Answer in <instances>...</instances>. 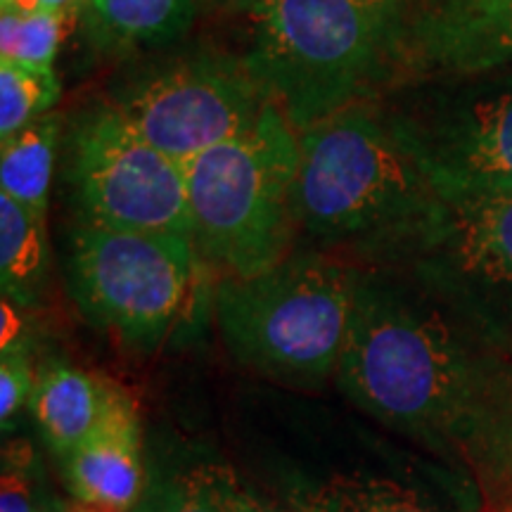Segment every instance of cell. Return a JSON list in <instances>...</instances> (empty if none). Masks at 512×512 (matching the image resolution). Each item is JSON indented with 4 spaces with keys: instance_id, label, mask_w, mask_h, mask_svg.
I'll use <instances>...</instances> for the list:
<instances>
[{
    "instance_id": "obj_5",
    "label": "cell",
    "mask_w": 512,
    "mask_h": 512,
    "mask_svg": "<svg viewBox=\"0 0 512 512\" xmlns=\"http://www.w3.org/2000/svg\"><path fill=\"white\" fill-rule=\"evenodd\" d=\"M299 136L271 105L245 136L183 164L192 245L221 278H252L292 254Z\"/></svg>"
},
{
    "instance_id": "obj_11",
    "label": "cell",
    "mask_w": 512,
    "mask_h": 512,
    "mask_svg": "<svg viewBox=\"0 0 512 512\" xmlns=\"http://www.w3.org/2000/svg\"><path fill=\"white\" fill-rule=\"evenodd\" d=\"M67 482L76 501L133 510L145 494L140 425L121 392L98 427L67 456Z\"/></svg>"
},
{
    "instance_id": "obj_12",
    "label": "cell",
    "mask_w": 512,
    "mask_h": 512,
    "mask_svg": "<svg viewBox=\"0 0 512 512\" xmlns=\"http://www.w3.org/2000/svg\"><path fill=\"white\" fill-rule=\"evenodd\" d=\"M458 458L491 512H512V344L494 347Z\"/></svg>"
},
{
    "instance_id": "obj_15",
    "label": "cell",
    "mask_w": 512,
    "mask_h": 512,
    "mask_svg": "<svg viewBox=\"0 0 512 512\" xmlns=\"http://www.w3.org/2000/svg\"><path fill=\"white\" fill-rule=\"evenodd\" d=\"M195 12V0H83L76 17L95 53L128 55L176 43Z\"/></svg>"
},
{
    "instance_id": "obj_6",
    "label": "cell",
    "mask_w": 512,
    "mask_h": 512,
    "mask_svg": "<svg viewBox=\"0 0 512 512\" xmlns=\"http://www.w3.org/2000/svg\"><path fill=\"white\" fill-rule=\"evenodd\" d=\"M200 261L185 235L76 221L69 233V292L95 328L126 347L152 351L183 316Z\"/></svg>"
},
{
    "instance_id": "obj_13",
    "label": "cell",
    "mask_w": 512,
    "mask_h": 512,
    "mask_svg": "<svg viewBox=\"0 0 512 512\" xmlns=\"http://www.w3.org/2000/svg\"><path fill=\"white\" fill-rule=\"evenodd\" d=\"M425 53L463 72L512 60V0H439L418 31Z\"/></svg>"
},
{
    "instance_id": "obj_9",
    "label": "cell",
    "mask_w": 512,
    "mask_h": 512,
    "mask_svg": "<svg viewBox=\"0 0 512 512\" xmlns=\"http://www.w3.org/2000/svg\"><path fill=\"white\" fill-rule=\"evenodd\" d=\"M411 261L486 342L512 344V195L444 202Z\"/></svg>"
},
{
    "instance_id": "obj_21",
    "label": "cell",
    "mask_w": 512,
    "mask_h": 512,
    "mask_svg": "<svg viewBox=\"0 0 512 512\" xmlns=\"http://www.w3.org/2000/svg\"><path fill=\"white\" fill-rule=\"evenodd\" d=\"M221 512H306L294 505H280L254 494L230 467L202 465L188 475Z\"/></svg>"
},
{
    "instance_id": "obj_7",
    "label": "cell",
    "mask_w": 512,
    "mask_h": 512,
    "mask_svg": "<svg viewBox=\"0 0 512 512\" xmlns=\"http://www.w3.org/2000/svg\"><path fill=\"white\" fill-rule=\"evenodd\" d=\"M64 178L76 221L192 240L183 164L147 143L110 102L83 112L74 124Z\"/></svg>"
},
{
    "instance_id": "obj_18",
    "label": "cell",
    "mask_w": 512,
    "mask_h": 512,
    "mask_svg": "<svg viewBox=\"0 0 512 512\" xmlns=\"http://www.w3.org/2000/svg\"><path fill=\"white\" fill-rule=\"evenodd\" d=\"M60 121L46 114L34 124L5 140L0 152V195L46 219L48 190L55 169Z\"/></svg>"
},
{
    "instance_id": "obj_28",
    "label": "cell",
    "mask_w": 512,
    "mask_h": 512,
    "mask_svg": "<svg viewBox=\"0 0 512 512\" xmlns=\"http://www.w3.org/2000/svg\"><path fill=\"white\" fill-rule=\"evenodd\" d=\"M36 512H69V505H64L53 496H41Z\"/></svg>"
},
{
    "instance_id": "obj_17",
    "label": "cell",
    "mask_w": 512,
    "mask_h": 512,
    "mask_svg": "<svg viewBox=\"0 0 512 512\" xmlns=\"http://www.w3.org/2000/svg\"><path fill=\"white\" fill-rule=\"evenodd\" d=\"M48 273L46 219L0 195V287L17 306L36 304Z\"/></svg>"
},
{
    "instance_id": "obj_30",
    "label": "cell",
    "mask_w": 512,
    "mask_h": 512,
    "mask_svg": "<svg viewBox=\"0 0 512 512\" xmlns=\"http://www.w3.org/2000/svg\"><path fill=\"white\" fill-rule=\"evenodd\" d=\"M0 3H3V10H8V8H12V5L17 3V0H0Z\"/></svg>"
},
{
    "instance_id": "obj_26",
    "label": "cell",
    "mask_w": 512,
    "mask_h": 512,
    "mask_svg": "<svg viewBox=\"0 0 512 512\" xmlns=\"http://www.w3.org/2000/svg\"><path fill=\"white\" fill-rule=\"evenodd\" d=\"M83 0H17L8 10L17 12H34V10H60V12H76Z\"/></svg>"
},
{
    "instance_id": "obj_4",
    "label": "cell",
    "mask_w": 512,
    "mask_h": 512,
    "mask_svg": "<svg viewBox=\"0 0 512 512\" xmlns=\"http://www.w3.org/2000/svg\"><path fill=\"white\" fill-rule=\"evenodd\" d=\"M361 273L325 252H297L252 278H221L214 309L240 366L290 384L337 370Z\"/></svg>"
},
{
    "instance_id": "obj_24",
    "label": "cell",
    "mask_w": 512,
    "mask_h": 512,
    "mask_svg": "<svg viewBox=\"0 0 512 512\" xmlns=\"http://www.w3.org/2000/svg\"><path fill=\"white\" fill-rule=\"evenodd\" d=\"M133 512H221L192 479H166L147 489Z\"/></svg>"
},
{
    "instance_id": "obj_25",
    "label": "cell",
    "mask_w": 512,
    "mask_h": 512,
    "mask_svg": "<svg viewBox=\"0 0 512 512\" xmlns=\"http://www.w3.org/2000/svg\"><path fill=\"white\" fill-rule=\"evenodd\" d=\"M22 332L24 320L19 316L17 304L3 297V302H0V351L22 342Z\"/></svg>"
},
{
    "instance_id": "obj_2",
    "label": "cell",
    "mask_w": 512,
    "mask_h": 512,
    "mask_svg": "<svg viewBox=\"0 0 512 512\" xmlns=\"http://www.w3.org/2000/svg\"><path fill=\"white\" fill-rule=\"evenodd\" d=\"M297 136V228L332 247L411 259L444 202L394 121H382L370 102H358Z\"/></svg>"
},
{
    "instance_id": "obj_27",
    "label": "cell",
    "mask_w": 512,
    "mask_h": 512,
    "mask_svg": "<svg viewBox=\"0 0 512 512\" xmlns=\"http://www.w3.org/2000/svg\"><path fill=\"white\" fill-rule=\"evenodd\" d=\"M69 512H133V510H121V508H112V505H98V503H83V501H74L69 503Z\"/></svg>"
},
{
    "instance_id": "obj_14",
    "label": "cell",
    "mask_w": 512,
    "mask_h": 512,
    "mask_svg": "<svg viewBox=\"0 0 512 512\" xmlns=\"http://www.w3.org/2000/svg\"><path fill=\"white\" fill-rule=\"evenodd\" d=\"M117 384L88 370L53 361L36 370L29 408L46 444L67 458L119 399Z\"/></svg>"
},
{
    "instance_id": "obj_8",
    "label": "cell",
    "mask_w": 512,
    "mask_h": 512,
    "mask_svg": "<svg viewBox=\"0 0 512 512\" xmlns=\"http://www.w3.org/2000/svg\"><path fill=\"white\" fill-rule=\"evenodd\" d=\"M110 105L176 162L245 136L273 105L245 60L197 53L147 69Z\"/></svg>"
},
{
    "instance_id": "obj_22",
    "label": "cell",
    "mask_w": 512,
    "mask_h": 512,
    "mask_svg": "<svg viewBox=\"0 0 512 512\" xmlns=\"http://www.w3.org/2000/svg\"><path fill=\"white\" fill-rule=\"evenodd\" d=\"M34 451L29 441L12 439L3 448L0 512H36L41 496L34 489Z\"/></svg>"
},
{
    "instance_id": "obj_3",
    "label": "cell",
    "mask_w": 512,
    "mask_h": 512,
    "mask_svg": "<svg viewBox=\"0 0 512 512\" xmlns=\"http://www.w3.org/2000/svg\"><path fill=\"white\" fill-rule=\"evenodd\" d=\"M249 72L294 131L368 102L403 38V0H256Z\"/></svg>"
},
{
    "instance_id": "obj_19",
    "label": "cell",
    "mask_w": 512,
    "mask_h": 512,
    "mask_svg": "<svg viewBox=\"0 0 512 512\" xmlns=\"http://www.w3.org/2000/svg\"><path fill=\"white\" fill-rule=\"evenodd\" d=\"M60 98L55 69H34L0 60V143L46 117Z\"/></svg>"
},
{
    "instance_id": "obj_16",
    "label": "cell",
    "mask_w": 512,
    "mask_h": 512,
    "mask_svg": "<svg viewBox=\"0 0 512 512\" xmlns=\"http://www.w3.org/2000/svg\"><path fill=\"white\" fill-rule=\"evenodd\" d=\"M306 512H477L389 477L335 475L292 498Z\"/></svg>"
},
{
    "instance_id": "obj_20",
    "label": "cell",
    "mask_w": 512,
    "mask_h": 512,
    "mask_svg": "<svg viewBox=\"0 0 512 512\" xmlns=\"http://www.w3.org/2000/svg\"><path fill=\"white\" fill-rule=\"evenodd\" d=\"M76 12L3 10L0 17V60L34 69H53L67 17Z\"/></svg>"
},
{
    "instance_id": "obj_23",
    "label": "cell",
    "mask_w": 512,
    "mask_h": 512,
    "mask_svg": "<svg viewBox=\"0 0 512 512\" xmlns=\"http://www.w3.org/2000/svg\"><path fill=\"white\" fill-rule=\"evenodd\" d=\"M34 382L36 373L31 370L27 344L19 342L15 347L0 351V422H3V432H8L12 418L31 399Z\"/></svg>"
},
{
    "instance_id": "obj_10",
    "label": "cell",
    "mask_w": 512,
    "mask_h": 512,
    "mask_svg": "<svg viewBox=\"0 0 512 512\" xmlns=\"http://www.w3.org/2000/svg\"><path fill=\"white\" fill-rule=\"evenodd\" d=\"M441 202L512 195V83L394 119Z\"/></svg>"
},
{
    "instance_id": "obj_1",
    "label": "cell",
    "mask_w": 512,
    "mask_h": 512,
    "mask_svg": "<svg viewBox=\"0 0 512 512\" xmlns=\"http://www.w3.org/2000/svg\"><path fill=\"white\" fill-rule=\"evenodd\" d=\"M494 344L437 294L361 275L337 384L358 408L458 458Z\"/></svg>"
},
{
    "instance_id": "obj_29",
    "label": "cell",
    "mask_w": 512,
    "mask_h": 512,
    "mask_svg": "<svg viewBox=\"0 0 512 512\" xmlns=\"http://www.w3.org/2000/svg\"><path fill=\"white\" fill-rule=\"evenodd\" d=\"M219 3H228V5H238V8H252L256 0H219Z\"/></svg>"
}]
</instances>
